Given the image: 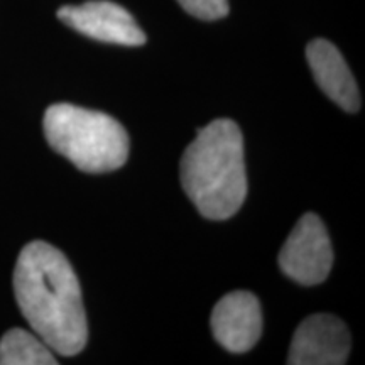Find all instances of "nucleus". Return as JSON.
<instances>
[{"mask_svg": "<svg viewBox=\"0 0 365 365\" xmlns=\"http://www.w3.org/2000/svg\"><path fill=\"white\" fill-rule=\"evenodd\" d=\"M14 294L31 328L54 354H80L88 339L81 287L65 254L36 240L21 250Z\"/></svg>", "mask_w": 365, "mask_h": 365, "instance_id": "f257e3e1", "label": "nucleus"}, {"mask_svg": "<svg viewBox=\"0 0 365 365\" xmlns=\"http://www.w3.org/2000/svg\"><path fill=\"white\" fill-rule=\"evenodd\" d=\"M181 185L205 218L227 220L247 196L244 137L230 118L198 132L181 158Z\"/></svg>", "mask_w": 365, "mask_h": 365, "instance_id": "f03ea898", "label": "nucleus"}, {"mask_svg": "<svg viewBox=\"0 0 365 365\" xmlns=\"http://www.w3.org/2000/svg\"><path fill=\"white\" fill-rule=\"evenodd\" d=\"M43 125L48 144L85 173L118 170L129 158L125 129L103 112L56 103L46 110Z\"/></svg>", "mask_w": 365, "mask_h": 365, "instance_id": "7ed1b4c3", "label": "nucleus"}, {"mask_svg": "<svg viewBox=\"0 0 365 365\" xmlns=\"http://www.w3.org/2000/svg\"><path fill=\"white\" fill-rule=\"evenodd\" d=\"M277 262L298 284L317 286L325 281L333 266V250L322 218L314 213L301 217L282 245Z\"/></svg>", "mask_w": 365, "mask_h": 365, "instance_id": "20e7f679", "label": "nucleus"}, {"mask_svg": "<svg viewBox=\"0 0 365 365\" xmlns=\"http://www.w3.org/2000/svg\"><path fill=\"white\" fill-rule=\"evenodd\" d=\"M58 19L91 39L120 46H143L144 31L134 17L118 4L91 0L81 6H65L58 11Z\"/></svg>", "mask_w": 365, "mask_h": 365, "instance_id": "39448f33", "label": "nucleus"}, {"mask_svg": "<svg viewBox=\"0 0 365 365\" xmlns=\"http://www.w3.org/2000/svg\"><path fill=\"white\" fill-rule=\"evenodd\" d=\"M350 352V333L345 323L333 314H312L296 330L291 340L287 364L341 365Z\"/></svg>", "mask_w": 365, "mask_h": 365, "instance_id": "423d86ee", "label": "nucleus"}, {"mask_svg": "<svg viewBox=\"0 0 365 365\" xmlns=\"http://www.w3.org/2000/svg\"><path fill=\"white\" fill-rule=\"evenodd\" d=\"M210 325L215 340L228 352H249L262 335L261 303L247 291H232L215 304Z\"/></svg>", "mask_w": 365, "mask_h": 365, "instance_id": "0eeeda50", "label": "nucleus"}, {"mask_svg": "<svg viewBox=\"0 0 365 365\" xmlns=\"http://www.w3.org/2000/svg\"><path fill=\"white\" fill-rule=\"evenodd\" d=\"M307 58L314 81L327 97L346 112H357L360 108L357 83L339 49L325 39H314L308 44Z\"/></svg>", "mask_w": 365, "mask_h": 365, "instance_id": "6e6552de", "label": "nucleus"}, {"mask_svg": "<svg viewBox=\"0 0 365 365\" xmlns=\"http://www.w3.org/2000/svg\"><path fill=\"white\" fill-rule=\"evenodd\" d=\"M54 352L36 333L12 328L0 340V365H54Z\"/></svg>", "mask_w": 365, "mask_h": 365, "instance_id": "1a4fd4ad", "label": "nucleus"}, {"mask_svg": "<svg viewBox=\"0 0 365 365\" xmlns=\"http://www.w3.org/2000/svg\"><path fill=\"white\" fill-rule=\"evenodd\" d=\"M191 16L203 21H217L228 14V0H178Z\"/></svg>", "mask_w": 365, "mask_h": 365, "instance_id": "9d476101", "label": "nucleus"}]
</instances>
